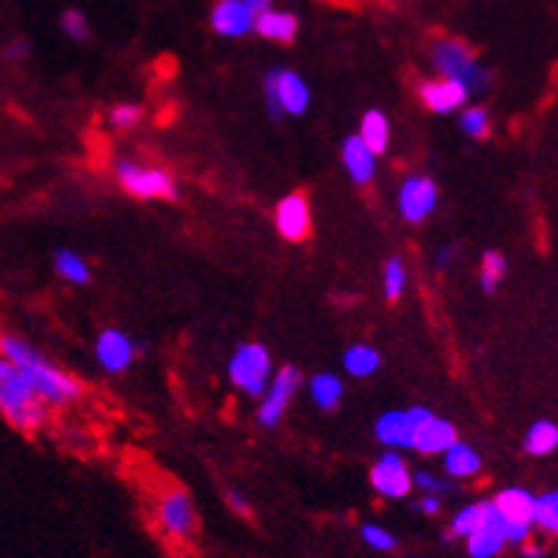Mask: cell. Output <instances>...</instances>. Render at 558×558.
I'll return each mask as SVG.
<instances>
[{
  "mask_svg": "<svg viewBox=\"0 0 558 558\" xmlns=\"http://www.w3.org/2000/svg\"><path fill=\"white\" fill-rule=\"evenodd\" d=\"M0 353L29 379V385L35 388L37 397L44 399L52 411H63L69 404L81 402V379L69 374V371H63L58 362L49 360V356H46L37 345H32L26 337L12 331H0Z\"/></svg>",
  "mask_w": 558,
  "mask_h": 558,
  "instance_id": "1",
  "label": "cell"
},
{
  "mask_svg": "<svg viewBox=\"0 0 558 558\" xmlns=\"http://www.w3.org/2000/svg\"><path fill=\"white\" fill-rule=\"evenodd\" d=\"M0 418L21 434H40L49 427L52 408L37 397L29 379L0 353Z\"/></svg>",
  "mask_w": 558,
  "mask_h": 558,
  "instance_id": "2",
  "label": "cell"
},
{
  "mask_svg": "<svg viewBox=\"0 0 558 558\" xmlns=\"http://www.w3.org/2000/svg\"><path fill=\"white\" fill-rule=\"evenodd\" d=\"M430 63L441 77L459 81L471 95H485L490 88V72L478 63L476 52L464 40L439 37L430 49Z\"/></svg>",
  "mask_w": 558,
  "mask_h": 558,
  "instance_id": "3",
  "label": "cell"
},
{
  "mask_svg": "<svg viewBox=\"0 0 558 558\" xmlns=\"http://www.w3.org/2000/svg\"><path fill=\"white\" fill-rule=\"evenodd\" d=\"M265 109L274 120L300 118L311 109V86L294 69H271L263 81Z\"/></svg>",
  "mask_w": 558,
  "mask_h": 558,
  "instance_id": "4",
  "label": "cell"
},
{
  "mask_svg": "<svg viewBox=\"0 0 558 558\" xmlns=\"http://www.w3.org/2000/svg\"><path fill=\"white\" fill-rule=\"evenodd\" d=\"M274 371L277 367H274L271 351L263 342H243L228 360V379L240 393L251 399L263 397V390L271 383Z\"/></svg>",
  "mask_w": 558,
  "mask_h": 558,
  "instance_id": "5",
  "label": "cell"
},
{
  "mask_svg": "<svg viewBox=\"0 0 558 558\" xmlns=\"http://www.w3.org/2000/svg\"><path fill=\"white\" fill-rule=\"evenodd\" d=\"M114 177L125 192L137 199H177L180 194V185L169 169H157L132 157H120L114 162Z\"/></svg>",
  "mask_w": 558,
  "mask_h": 558,
  "instance_id": "6",
  "label": "cell"
},
{
  "mask_svg": "<svg viewBox=\"0 0 558 558\" xmlns=\"http://www.w3.org/2000/svg\"><path fill=\"white\" fill-rule=\"evenodd\" d=\"M302 388V374L300 367L286 365L274 371L271 383L263 390V397L257 402V422L265 427V430H274L279 427V422L286 418L288 408L294 402V397Z\"/></svg>",
  "mask_w": 558,
  "mask_h": 558,
  "instance_id": "7",
  "label": "cell"
},
{
  "mask_svg": "<svg viewBox=\"0 0 558 558\" xmlns=\"http://www.w3.org/2000/svg\"><path fill=\"white\" fill-rule=\"evenodd\" d=\"M434 416L430 408L413 404V408H397V411H385L376 418L374 434L388 450H413L418 436V427L425 425L427 418Z\"/></svg>",
  "mask_w": 558,
  "mask_h": 558,
  "instance_id": "8",
  "label": "cell"
},
{
  "mask_svg": "<svg viewBox=\"0 0 558 558\" xmlns=\"http://www.w3.org/2000/svg\"><path fill=\"white\" fill-rule=\"evenodd\" d=\"M493 507L501 515L507 544L530 542V533H533V510H536V496L533 493L524 490V487H507V490L496 493Z\"/></svg>",
  "mask_w": 558,
  "mask_h": 558,
  "instance_id": "9",
  "label": "cell"
},
{
  "mask_svg": "<svg viewBox=\"0 0 558 558\" xmlns=\"http://www.w3.org/2000/svg\"><path fill=\"white\" fill-rule=\"evenodd\" d=\"M157 524L162 533H169L171 538L189 542L197 533V507L189 490L183 487H169L160 493L157 499Z\"/></svg>",
  "mask_w": 558,
  "mask_h": 558,
  "instance_id": "10",
  "label": "cell"
},
{
  "mask_svg": "<svg viewBox=\"0 0 558 558\" xmlns=\"http://www.w3.org/2000/svg\"><path fill=\"white\" fill-rule=\"evenodd\" d=\"M397 206L404 222H411V226L425 222L427 217L436 211V206H439V185L434 183V177H427V174L404 177L402 185H399Z\"/></svg>",
  "mask_w": 558,
  "mask_h": 558,
  "instance_id": "11",
  "label": "cell"
},
{
  "mask_svg": "<svg viewBox=\"0 0 558 558\" xmlns=\"http://www.w3.org/2000/svg\"><path fill=\"white\" fill-rule=\"evenodd\" d=\"M371 487H374L383 499H404L413 490V471L411 464L404 462L399 450H385L371 468Z\"/></svg>",
  "mask_w": 558,
  "mask_h": 558,
  "instance_id": "12",
  "label": "cell"
},
{
  "mask_svg": "<svg viewBox=\"0 0 558 558\" xmlns=\"http://www.w3.org/2000/svg\"><path fill=\"white\" fill-rule=\"evenodd\" d=\"M140 351H143V345L137 339H132L120 328H106V331L97 333L95 360L106 374H125L140 356Z\"/></svg>",
  "mask_w": 558,
  "mask_h": 558,
  "instance_id": "13",
  "label": "cell"
},
{
  "mask_svg": "<svg viewBox=\"0 0 558 558\" xmlns=\"http://www.w3.org/2000/svg\"><path fill=\"white\" fill-rule=\"evenodd\" d=\"M274 226H277L279 236L288 243H302L308 240L311 226H314V214H311L308 197L302 192H291L279 199L274 208Z\"/></svg>",
  "mask_w": 558,
  "mask_h": 558,
  "instance_id": "14",
  "label": "cell"
},
{
  "mask_svg": "<svg viewBox=\"0 0 558 558\" xmlns=\"http://www.w3.org/2000/svg\"><path fill=\"white\" fill-rule=\"evenodd\" d=\"M468 97H471V92L459 81H450V77H434V81L418 83V100L434 114H456V111H462Z\"/></svg>",
  "mask_w": 558,
  "mask_h": 558,
  "instance_id": "15",
  "label": "cell"
},
{
  "mask_svg": "<svg viewBox=\"0 0 558 558\" xmlns=\"http://www.w3.org/2000/svg\"><path fill=\"white\" fill-rule=\"evenodd\" d=\"M211 29L220 37H245L254 32V21L257 12L245 3V0H217L211 7Z\"/></svg>",
  "mask_w": 558,
  "mask_h": 558,
  "instance_id": "16",
  "label": "cell"
},
{
  "mask_svg": "<svg viewBox=\"0 0 558 558\" xmlns=\"http://www.w3.org/2000/svg\"><path fill=\"white\" fill-rule=\"evenodd\" d=\"M376 162H379V155L362 143L360 134H351V137L342 140V166H345V174L351 177L353 185L374 183Z\"/></svg>",
  "mask_w": 558,
  "mask_h": 558,
  "instance_id": "17",
  "label": "cell"
},
{
  "mask_svg": "<svg viewBox=\"0 0 558 558\" xmlns=\"http://www.w3.org/2000/svg\"><path fill=\"white\" fill-rule=\"evenodd\" d=\"M254 32L271 44H291L296 35H300V21H296L294 12H286V9H263L257 12V21H254Z\"/></svg>",
  "mask_w": 558,
  "mask_h": 558,
  "instance_id": "18",
  "label": "cell"
},
{
  "mask_svg": "<svg viewBox=\"0 0 558 558\" xmlns=\"http://www.w3.org/2000/svg\"><path fill=\"white\" fill-rule=\"evenodd\" d=\"M456 439H459V430H456L453 422H448V418H441L434 413V416L427 418L425 425L418 427L413 450L422 456H441Z\"/></svg>",
  "mask_w": 558,
  "mask_h": 558,
  "instance_id": "19",
  "label": "cell"
},
{
  "mask_svg": "<svg viewBox=\"0 0 558 558\" xmlns=\"http://www.w3.org/2000/svg\"><path fill=\"white\" fill-rule=\"evenodd\" d=\"M464 542H468V553H471V558H496L501 550H505L507 547L505 524H501V515L496 513V507L490 510V519H487L485 527H478L476 533H471Z\"/></svg>",
  "mask_w": 558,
  "mask_h": 558,
  "instance_id": "20",
  "label": "cell"
},
{
  "mask_svg": "<svg viewBox=\"0 0 558 558\" xmlns=\"http://www.w3.org/2000/svg\"><path fill=\"white\" fill-rule=\"evenodd\" d=\"M308 397L316 411L333 413L342 404V399H345V383H342V376L319 371V374L308 379Z\"/></svg>",
  "mask_w": 558,
  "mask_h": 558,
  "instance_id": "21",
  "label": "cell"
},
{
  "mask_svg": "<svg viewBox=\"0 0 558 558\" xmlns=\"http://www.w3.org/2000/svg\"><path fill=\"white\" fill-rule=\"evenodd\" d=\"M441 464L450 478H473L482 473V456L473 445L456 439L445 453H441Z\"/></svg>",
  "mask_w": 558,
  "mask_h": 558,
  "instance_id": "22",
  "label": "cell"
},
{
  "mask_svg": "<svg viewBox=\"0 0 558 558\" xmlns=\"http://www.w3.org/2000/svg\"><path fill=\"white\" fill-rule=\"evenodd\" d=\"M362 137V143H365L371 151H376V155H385L390 146V120L385 111L379 109H371L362 114V123H360V132H356Z\"/></svg>",
  "mask_w": 558,
  "mask_h": 558,
  "instance_id": "23",
  "label": "cell"
},
{
  "mask_svg": "<svg viewBox=\"0 0 558 558\" xmlns=\"http://www.w3.org/2000/svg\"><path fill=\"white\" fill-rule=\"evenodd\" d=\"M52 268L63 282H69V286H88V282H92V265L86 263V257H81V254L72 248L54 251Z\"/></svg>",
  "mask_w": 558,
  "mask_h": 558,
  "instance_id": "24",
  "label": "cell"
},
{
  "mask_svg": "<svg viewBox=\"0 0 558 558\" xmlns=\"http://www.w3.org/2000/svg\"><path fill=\"white\" fill-rule=\"evenodd\" d=\"M342 367L353 379H367V376H374L383 367V353L376 351L374 345L360 342V345L348 348L345 356H342Z\"/></svg>",
  "mask_w": 558,
  "mask_h": 558,
  "instance_id": "25",
  "label": "cell"
},
{
  "mask_svg": "<svg viewBox=\"0 0 558 558\" xmlns=\"http://www.w3.org/2000/svg\"><path fill=\"white\" fill-rule=\"evenodd\" d=\"M490 501H473V505L462 507V510L453 515V522H450L448 538H468L471 533H476L478 527H485L487 519H490Z\"/></svg>",
  "mask_w": 558,
  "mask_h": 558,
  "instance_id": "26",
  "label": "cell"
},
{
  "mask_svg": "<svg viewBox=\"0 0 558 558\" xmlns=\"http://www.w3.org/2000/svg\"><path fill=\"white\" fill-rule=\"evenodd\" d=\"M524 450L530 456H550L553 450H558V425H553L550 418H538L524 436Z\"/></svg>",
  "mask_w": 558,
  "mask_h": 558,
  "instance_id": "27",
  "label": "cell"
},
{
  "mask_svg": "<svg viewBox=\"0 0 558 558\" xmlns=\"http://www.w3.org/2000/svg\"><path fill=\"white\" fill-rule=\"evenodd\" d=\"M408 282H411V274H408V265L402 257H390L383 268V294L388 302H399L408 291Z\"/></svg>",
  "mask_w": 558,
  "mask_h": 558,
  "instance_id": "28",
  "label": "cell"
},
{
  "mask_svg": "<svg viewBox=\"0 0 558 558\" xmlns=\"http://www.w3.org/2000/svg\"><path fill=\"white\" fill-rule=\"evenodd\" d=\"M507 274V257L499 251H485L482 257V271H478V282L485 294H496V288L501 286V279Z\"/></svg>",
  "mask_w": 558,
  "mask_h": 558,
  "instance_id": "29",
  "label": "cell"
},
{
  "mask_svg": "<svg viewBox=\"0 0 558 558\" xmlns=\"http://www.w3.org/2000/svg\"><path fill=\"white\" fill-rule=\"evenodd\" d=\"M533 527H542L544 533L558 536V490L536 496V510H533Z\"/></svg>",
  "mask_w": 558,
  "mask_h": 558,
  "instance_id": "30",
  "label": "cell"
},
{
  "mask_svg": "<svg viewBox=\"0 0 558 558\" xmlns=\"http://www.w3.org/2000/svg\"><path fill=\"white\" fill-rule=\"evenodd\" d=\"M459 129L471 140H485L490 134V114L482 106H464L459 111Z\"/></svg>",
  "mask_w": 558,
  "mask_h": 558,
  "instance_id": "31",
  "label": "cell"
},
{
  "mask_svg": "<svg viewBox=\"0 0 558 558\" xmlns=\"http://www.w3.org/2000/svg\"><path fill=\"white\" fill-rule=\"evenodd\" d=\"M143 123V106L132 104V100H123V104L111 106L109 109V125L118 129V132H132Z\"/></svg>",
  "mask_w": 558,
  "mask_h": 558,
  "instance_id": "32",
  "label": "cell"
},
{
  "mask_svg": "<svg viewBox=\"0 0 558 558\" xmlns=\"http://www.w3.org/2000/svg\"><path fill=\"white\" fill-rule=\"evenodd\" d=\"M60 29H63V35L69 37V40H74V44H86L88 37H92V26H88V17L83 15L81 9H63V15H60Z\"/></svg>",
  "mask_w": 558,
  "mask_h": 558,
  "instance_id": "33",
  "label": "cell"
},
{
  "mask_svg": "<svg viewBox=\"0 0 558 558\" xmlns=\"http://www.w3.org/2000/svg\"><path fill=\"white\" fill-rule=\"evenodd\" d=\"M362 542L376 553H390L397 550V536L385 530L383 524H362Z\"/></svg>",
  "mask_w": 558,
  "mask_h": 558,
  "instance_id": "34",
  "label": "cell"
},
{
  "mask_svg": "<svg viewBox=\"0 0 558 558\" xmlns=\"http://www.w3.org/2000/svg\"><path fill=\"white\" fill-rule=\"evenodd\" d=\"M29 54H32V44L26 40V37H12V40H7L3 49H0V58L7 60V63H26Z\"/></svg>",
  "mask_w": 558,
  "mask_h": 558,
  "instance_id": "35",
  "label": "cell"
},
{
  "mask_svg": "<svg viewBox=\"0 0 558 558\" xmlns=\"http://www.w3.org/2000/svg\"><path fill=\"white\" fill-rule=\"evenodd\" d=\"M413 487H418L422 493H434V496H441L448 493V482L430 471H416L413 473Z\"/></svg>",
  "mask_w": 558,
  "mask_h": 558,
  "instance_id": "36",
  "label": "cell"
},
{
  "mask_svg": "<svg viewBox=\"0 0 558 558\" xmlns=\"http://www.w3.org/2000/svg\"><path fill=\"white\" fill-rule=\"evenodd\" d=\"M226 501H228V507L234 510V513L251 515V501L245 499L243 490H236V487H228V490H226Z\"/></svg>",
  "mask_w": 558,
  "mask_h": 558,
  "instance_id": "37",
  "label": "cell"
},
{
  "mask_svg": "<svg viewBox=\"0 0 558 558\" xmlns=\"http://www.w3.org/2000/svg\"><path fill=\"white\" fill-rule=\"evenodd\" d=\"M416 507H418V510H422V513H425V515H439L441 499H439V496H434V493H425V496H422V499L416 501Z\"/></svg>",
  "mask_w": 558,
  "mask_h": 558,
  "instance_id": "38",
  "label": "cell"
},
{
  "mask_svg": "<svg viewBox=\"0 0 558 558\" xmlns=\"http://www.w3.org/2000/svg\"><path fill=\"white\" fill-rule=\"evenodd\" d=\"M450 263H453V245H441V248L436 251V268H439V271H448Z\"/></svg>",
  "mask_w": 558,
  "mask_h": 558,
  "instance_id": "39",
  "label": "cell"
},
{
  "mask_svg": "<svg viewBox=\"0 0 558 558\" xmlns=\"http://www.w3.org/2000/svg\"><path fill=\"white\" fill-rule=\"evenodd\" d=\"M524 558H544V547L524 542Z\"/></svg>",
  "mask_w": 558,
  "mask_h": 558,
  "instance_id": "40",
  "label": "cell"
},
{
  "mask_svg": "<svg viewBox=\"0 0 558 558\" xmlns=\"http://www.w3.org/2000/svg\"><path fill=\"white\" fill-rule=\"evenodd\" d=\"M245 3H248V7L254 9V12H263V9L271 7V0H245Z\"/></svg>",
  "mask_w": 558,
  "mask_h": 558,
  "instance_id": "41",
  "label": "cell"
}]
</instances>
